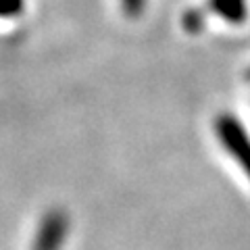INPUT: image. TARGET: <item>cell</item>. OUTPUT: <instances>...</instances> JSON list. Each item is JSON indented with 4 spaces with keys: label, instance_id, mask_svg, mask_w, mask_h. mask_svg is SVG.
Listing matches in <instances>:
<instances>
[{
    "label": "cell",
    "instance_id": "obj_2",
    "mask_svg": "<svg viewBox=\"0 0 250 250\" xmlns=\"http://www.w3.org/2000/svg\"><path fill=\"white\" fill-rule=\"evenodd\" d=\"M67 229H69V219L62 210L46 213L40 229H38L34 250H59L61 244L65 242Z\"/></svg>",
    "mask_w": 250,
    "mask_h": 250
},
{
    "label": "cell",
    "instance_id": "obj_4",
    "mask_svg": "<svg viewBox=\"0 0 250 250\" xmlns=\"http://www.w3.org/2000/svg\"><path fill=\"white\" fill-rule=\"evenodd\" d=\"M23 9V0H0V17H15Z\"/></svg>",
    "mask_w": 250,
    "mask_h": 250
},
{
    "label": "cell",
    "instance_id": "obj_5",
    "mask_svg": "<svg viewBox=\"0 0 250 250\" xmlns=\"http://www.w3.org/2000/svg\"><path fill=\"white\" fill-rule=\"evenodd\" d=\"M144 4H146V0H121L123 13L127 15V17H131V19H136L138 15L144 11Z\"/></svg>",
    "mask_w": 250,
    "mask_h": 250
},
{
    "label": "cell",
    "instance_id": "obj_6",
    "mask_svg": "<svg viewBox=\"0 0 250 250\" xmlns=\"http://www.w3.org/2000/svg\"><path fill=\"white\" fill-rule=\"evenodd\" d=\"M184 25L190 29V31H198L202 27V19L198 17L196 13H188L186 17H184Z\"/></svg>",
    "mask_w": 250,
    "mask_h": 250
},
{
    "label": "cell",
    "instance_id": "obj_3",
    "mask_svg": "<svg viewBox=\"0 0 250 250\" xmlns=\"http://www.w3.org/2000/svg\"><path fill=\"white\" fill-rule=\"evenodd\" d=\"M208 6L221 19H225L228 23H233V25L244 23L248 15L246 0H208Z\"/></svg>",
    "mask_w": 250,
    "mask_h": 250
},
{
    "label": "cell",
    "instance_id": "obj_1",
    "mask_svg": "<svg viewBox=\"0 0 250 250\" xmlns=\"http://www.w3.org/2000/svg\"><path fill=\"white\" fill-rule=\"evenodd\" d=\"M215 131L221 140V144L225 146V150L240 163V167L250 177V136L244 129V125L233 115L223 113L215 119Z\"/></svg>",
    "mask_w": 250,
    "mask_h": 250
}]
</instances>
